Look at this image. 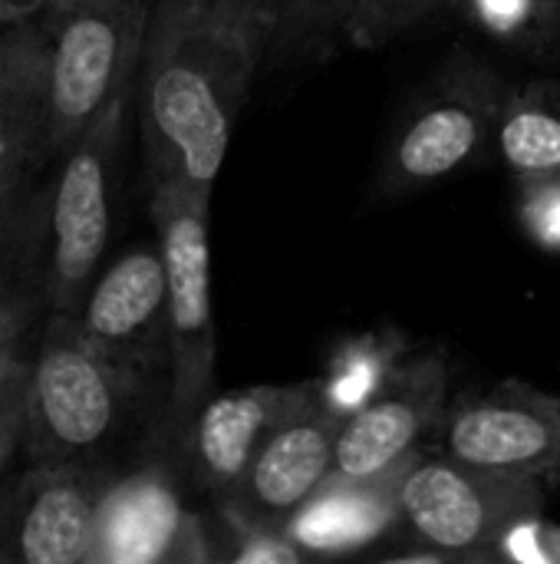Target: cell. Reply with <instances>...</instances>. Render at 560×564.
I'll return each mask as SVG.
<instances>
[{
  "label": "cell",
  "instance_id": "cell-21",
  "mask_svg": "<svg viewBox=\"0 0 560 564\" xmlns=\"http://www.w3.org/2000/svg\"><path fill=\"white\" fill-rule=\"evenodd\" d=\"M396 364H399V354L393 344H386L383 337H366L363 344L343 350L337 357L330 377L320 380L327 403L337 413H343V420H347L386 383V377L396 370Z\"/></svg>",
  "mask_w": 560,
  "mask_h": 564
},
{
  "label": "cell",
  "instance_id": "cell-18",
  "mask_svg": "<svg viewBox=\"0 0 560 564\" xmlns=\"http://www.w3.org/2000/svg\"><path fill=\"white\" fill-rule=\"evenodd\" d=\"M46 231H50V182L33 185L20 178L0 192V294L46 278Z\"/></svg>",
  "mask_w": 560,
  "mask_h": 564
},
{
  "label": "cell",
  "instance_id": "cell-3",
  "mask_svg": "<svg viewBox=\"0 0 560 564\" xmlns=\"http://www.w3.org/2000/svg\"><path fill=\"white\" fill-rule=\"evenodd\" d=\"M152 0H79L43 13L46 152H66L89 122L129 96Z\"/></svg>",
  "mask_w": 560,
  "mask_h": 564
},
{
  "label": "cell",
  "instance_id": "cell-11",
  "mask_svg": "<svg viewBox=\"0 0 560 564\" xmlns=\"http://www.w3.org/2000/svg\"><path fill=\"white\" fill-rule=\"evenodd\" d=\"M449 413L446 354H419L386 377V383L353 410L337 436L333 473L366 479L419 456V443L442 430Z\"/></svg>",
  "mask_w": 560,
  "mask_h": 564
},
{
  "label": "cell",
  "instance_id": "cell-20",
  "mask_svg": "<svg viewBox=\"0 0 560 564\" xmlns=\"http://www.w3.org/2000/svg\"><path fill=\"white\" fill-rule=\"evenodd\" d=\"M452 7L498 43L528 53L560 43V0H452Z\"/></svg>",
  "mask_w": 560,
  "mask_h": 564
},
{
  "label": "cell",
  "instance_id": "cell-4",
  "mask_svg": "<svg viewBox=\"0 0 560 564\" xmlns=\"http://www.w3.org/2000/svg\"><path fill=\"white\" fill-rule=\"evenodd\" d=\"M211 198L182 185L152 188V218L168 278V393L162 433L182 440L215 383L218 337L211 314Z\"/></svg>",
  "mask_w": 560,
  "mask_h": 564
},
{
  "label": "cell",
  "instance_id": "cell-13",
  "mask_svg": "<svg viewBox=\"0 0 560 564\" xmlns=\"http://www.w3.org/2000/svg\"><path fill=\"white\" fill-rule=\"evenodd\" d=\"M215 549L185 512L165 463H142L112 479L99 506L92 564L211 562Z\"/></svg>",
  "mask_w": 560,
  "mask_h": 564
},
{
  "label": "cell",
  "instance_id": "cell-25",
  "mask_svg": "<svg viewBox=\"0 0 560 564\" xmlns=\"http://www.w3.org/2000/svg\"><path fill=\"white\" fill-rule=\"evenodd\" d=\"M525 231L548 251H560V172L521 182Z\"/></svg>",
  "mask_w": 560,
  "mask_h": 564
},
{
  "label": "cell",
  "instance_id": "cell-12",
  "mask_svg": "<svg viewBox=\"0 0 560 564\" xmlns=\"http://www.w3.org/2000/svg\"><path fill=\"white\" fill-rule=\"evenodd\" d=\"M340 426L343 413L327 403L317 383L314 397L261 443L238 486L221 496V506L284 532V522L330 479Z\"/></svg>",
  "mask_w": 560,
  "mask_h": 564
},
{
  "label": "cell",
  "instance_id": "cell-23",
  "mask_svg": "<svg viewBox=\"0 0 560 564\" xmlns=\"http://www.w3.org/2000/svg\"><path fill=\"white\" fill-rule=\"evenodd\" d=\"M50 317L46 278L23 281L0 294V370L30 357V334Z\"/></svg>",
  "mask_w": 560,
  "mask_h": 564
},
{
  "label": "cell",
  "instance_id": "cell-5",
  "mask_svg": "<svg viewBox=\"0 0 560 564\" xmlns=\"http://www.w3.org/2000/svg\"><path fill=\"white\" fill-rule=\"evenodd\" d=\"M545 496L538 479L419 456L403 479L399 525L436 555L492 558L518 525L541 519Z\"/></svg>",
  "mask_w": 560,
  "mask_h": 564
},
{
  "label": "cell",
  "instance_id": "cell-28",
  "mask_svg": "<svg viewBox=\"0 0 560 564\" xmlns=\"http://www.w3.org/2000/svg\"><path fill=\"white\" fill-rule=\"evenodd\" d=\"M449 7H452V3H449Z\"/></svg>",
  "mask_w": 560,
  "mask_h": 564
},
{
  "label": "cell",
  "instance_id": "cell-9",
  "mask_svg": "<svg viewBox=\"0 0 560 564\" xmlns=\"http://www.w3.org/2000/svg\"><path fill=\"white\" fill-rule=\"evenodd\" d=\"M439 433L462 463L560 486V393L521 380L472 390L449 403Z\"/></svg>",
  "mask_w": 560,
  "mask_h": 564
},
{
  "label": "cell",
  "instance_id": "cell-2",
  "mask_svg": "<svg viewBox=\"0 0 560 564\" xmlns=\"http://www.w3.org/2000/svg\"><path fill=\"white\" fill-rule=\"evenodd\" d=\"M152 390L99 357L69 314H50L33 350L23 459L119 476L116 456L145 420Z\"/></svg>",
  "mask_w": 560,
  "mask_h": 564
},
{
  "label": "cell",
  "instance_id": "cell-26",
  "mask_svg": "<svg viewBox=\"0 0 560 564\" xmlns=\"http://www.w3.org/2000/svg\"><path fill=\"white\" fill-rule=\"evenodd\" d=\"M56 0H0V23H26L40 20L46 10H53Z\"/></svg>",
  "mask_w": 560,
  "mask_h": 564
},
{
  "label": "cell",
  "instance_id": "cell-24",
  "mask_svg": "<svg viewBox=\"0 0 560 564\" xmlns=\"http://www.w3.org/2000/svg\"><path fill=\"white\" fill-rule=\"evenodd\" d=\"M30 377H33V354L0 370V473L23 446Z\"/></svg>",
  "mask_w": 560,
  "mask_h": 564
},
{
  "label": "cell",
  "instance_id": "cell-17",
  "mask_svg": "<svg viewBox=\"0 0 560 564\" xmlns=\"http://www.w3.org/2000/svg\"><path fill=\"white\" fill-rule=\"evenodd\" d=\"M495 149L518 182L560 172V79H538L512 93Z\"/></svg>",
  "mask_w": 560,
  "mask_h": 564
},
{
  "label": "cell",
  "instance_id": "cell-8",
  "mask_svg": "<svg viewBox=\"0 0 560 564\" xmlns=\"http://www.w3.org/2000/svg\"><path fill=\"white\" fill-rule=\"evenodd\" d=\"M112 479L116 473L26 463L0 482V564H92Z\"/></svg>",
  "mask_w": 560,
  "mask_h": 564
},
{
  "label": "cell",
  "instance_id": "cell-16",
  "mask_svg": "<svg viewBox=\"0 0 560 564\" xmlns=\"http://www.w3.org/2000/svg\"><path fill=\"white\" fill-rule=\"evenodd\" d=\"M46 155V33L40 20L0 23V192Z\"/></svg>",
  "mask_w": 560,
  "mask_h": 564
},
{
  "label": "cell",
  "instance_id": "cell-1",
  "mask_svg": "<svg viewBox=\"0 0 560 564\" xmlns=\"http://www.w3.org/2000/svg\"><path fill=\"white\" fill-rule=\"evenodd\" d=\"M281 0H152L139 119L149 185L211 198L234 122L271 56Z\"/></svg>",
  "mask_w": 560,
  "mask_h": 564
},
{
  "label": "cell",
  "instance_id": "cell-10",
  "mask_svg": "<svg viewBox=\"0 0 560 564\" xmlns=\"http://www.w3.org/2000/svg\"><path fill=\"white\" fill-rule=\"evenodd\" d=\"M69 317L99 357L152 387L165 380L168 393V278L158 241L119 254Z\"/></svg>",
  "mask_w": 560,
  "mask_h": 564
},
{
  "label": "cell",
  "instance_id": "cell-15",
  "mask_svg": "<svg viewBox=\"0 0 560 564\" xmlns=\"http://www.w3.org/2000/svg\"><path fill=\"white\" fill-rule=\"evenodd\" d=\"M416 459L366 479L330 473V479L284 522V535L307 558H337L380 542L399 525V492Z\"/></svg>",
  "mask_w": 560,
  "mask_h": 564
},
{
  "label": "cell",
  "instance_id": "cell-7",
  "mask_svg": "<svg viewBox=\"0 0 560 564\" xmlns=\"http://www.w3.org/2000/svg\"><path fill=\"white\" fill-rule=\"evenodd\" d=\"M125 99H116L63 152L50 178L46 231V297L50 314H76L96 281V268L112 235L116 159L122 139Z\"/></svg>",
  "mask_w": 560,
  "mask_h": 564
},
{
  "label": "cell",
  "instance_id": "cell-22",
  "mask_svg": "<svg viewBox=\"0 0 560 564\" xmlns=\"http://www.w3.org/2000/svg\"><path fill=\"white\" fill-rule=\"evenodd\" d=\"M446 3H452V0H356L353 13L347 20L343 43H350L356 50L386 46Z\"/></svg>",
  "mask_w": 560,
  "mask_h": 564
},
{
  "label": "cell",
  "instance_id": "cell-19",
  "mask_svg": "<svg viewBox=\"0 0 560 564\" xmlns=\"http://www.w3.org/2000/svg\"><path fill=\"white\" fill-rule=\"evenodd\" d=\"M356 0H281L271 43V66H297L323 59L347 40V20Z\"/></svg>",
  "mask_w": 560,
  "mask_h": 564
},
{
  "label": "cell",
  "instance_id": "cell-27",
  "mask_svg": "<svg viewBox=\"0 0 560 564\" xmlns=\"http://www.w3.org/2000/svg\"><path fill=\"white\" fill-rule=\"evenodd\" d=\"M63 3H79V0H56L53 7H63Z\"/></svg>",
  "mask_w": 560,
  "mask_h": 564
},
{
  "label": "cell",
  "instance_id": "cell-6",
  "mask_svg": "<svg viewBox=\"0 0 560 564\" xmlns=\"http://www.w3.org/2000/svg\"><path fill=\"white\" fill-rule=\"evenodd\" d=\"M512 86L475 59L452 63L406 112L376 178V192L399 198L472 165L495 142Z\"/></svg>",
  "mask_w": 560,
  "mask_h": 564
},
{
  "label": "cell",
  "instance_id": "cell-14",
  "mask_svg": "<svg viewBox=\"0 0 560 564\" xmlns=\"http://www.w3.org/2000/svg\"><path fill=\"white\" fill-rule=\"evenodd\" d=\"M317 383L320 380L257 383L208 397L178 440L185 446L191 479L218 499L228 496L251 466L261 443L274 433V426H281L314 397Z\"/></svg>",
  "mask_w": 560,
  "mask_h": 564
}]
</instances>
